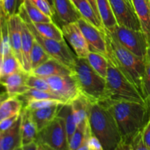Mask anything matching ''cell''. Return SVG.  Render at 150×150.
I'll use <instances>...</instances> for the list:
<instances>
[{"label":"cell","instance_id":"cell-11","mask_svg":"<svg viewBox=\"0 0 150 150\" xmlns=\"http://www.w3.org/2000/svg\"><path fill=\"white\" fill-rule=\"evenodd\" d=\"M64 38L79 58H86L90 52L89 45L77 22L64 23L62 27Z\"/></svg>","mask_w":150,"mask_h":150},{"label":"cell","instance_id":"cell-39","mask_svg":"<svg viewBox=\"0 0 150 150\" xmlns=\"http://www.w3.org/2000/svg\"><path fill=\"white\" fill-rule=\"evenodd\" d=\"M20 115L21 114H16V115L8 117V118L4 119V120L0 121V135L5 133L9 129L11 128L14 125L15 123L17 122V120H18V118L20 117Z\"/></svg>","mask_w":150,"mask_h":150},{"label":"cell","instance_id":"cell-29","mask_svg":"<svg viewBox=\"0 0 150 150\" xmlns=\"http://www.w3.org/2000/svg\"><path fill=\"white\" fill-rule=\"evenodd\" d=\"M0 67L1 70V77L9 76L16 72L24 70L22 64L16 58L13 51L3 57Z\"/></svg>","mask_w":150,"mask_h":150},{"label":"cell","instance_id":"cell-23","mask_svg":"<svg viewBox=\"0 0 150 150\" xmlns=\"http://www.w3.org/2000/svg\"><path fill=\"white\" fill-rule=\"evenodd\" d=\"M99 17L106 29H110L117 25L109 0H96Z\"/></svg>","mask_w":150,"mask_h":150},{"label":"cell","instance_id":"cell-8","mask_svg":"<svg viewBox=\"0 0 150 150\" xmlns=\"http://www.w3.org/2000/svg\"><path fill=\"white\" fill-rule=\"evenodd\" d=\"M105 29L126 49L145 59L147 52L148 40L143 31L130 29L118 24L110 29Z\"/></svg>","mask_w":150,"mask_h":150},{"label":"cell","instance_id":"cell-2","mask_svg":"<svg viewBox=\"0 0 150 150\" xmlns=\"http://www.w3.org/2000/svg\"><path fill=\"white\" fill-rule=\"evenodd\" d=\"M105 35L108 49V59L127 76L143 96V83L146 67L145 59L126 49L114 40L105 29Z\"/></svg>","mask_w":150,"mask_h":150},{"label":"cell","instance_id":"cell-6","mask_svg":"<svg viewBox=\"0 0 150 150\" xmlns=\"http://www.w3.org/2000/svg\"><path fill=\"white\" fill-rule=\"evenodd\" d=\"M22 20L26 23L28 27L32 31L35 40L44 48L45 51L51 56V58L61 62L72 71H74L75 66L76 63L77 56L70 50V47L67 45L65 40L62 41H58L56 40L49 39L42 36L38 32L34 26L33 23L31 21L29 16L26 14L24 8L21 4L18 7V12Z\"/></svg>","mask_w":150,"mask_h":150},{"label":"cell","instance_id":"cell-30","mask_svg":"<svg viewBox=\"0 0 150 150\" xmlns=\"http://www.w3.org/2000/svg\"><path fill=\"white\" fill-rule=\"evenodd\" d=\"M21 4L23 7L26 14L28 15L32 23H45L53 21L52 18L42 13L30 0H22Z\"/></svg>","mask_w":150,"mask_h":150},{"label":"cell","instance_id":"cell-37","mask_svg":"<svg viewBox=\"0 0 150 150\" xmlns=\"http://www.w3.org/2000/svg\"><path fill=\"white\" fill-rule=\"evenodd\" d=\"M30 1L45 15L50 16L51 18L54 16L55 10L46 0H30Z\"/></svg>","mask_w":150,"mask_h":150},{"label":"cell","instance_id":"cell-4","mask_svg":"<svg viewBox=\"0 0 150 150\" xmlns=\"http://www.w3.org/2000/svg\"><path fill=\"white\" fill-rule=\"evenodd\" d=\"M73 76L76 78L81 92L92 103L107 100L106 81L96 73L86 58L76 59Z\"/></svg>","mask_w":150,"mask_h":150},{"label":"cell","instance_id":"cell-45","mask_svg":"<svg viewBox=\"0 0 150 150\" xmlns=\"http://www.w3.org/2000/svg\"><path fill=\"white\" fill-rule=\"evenodd\" d=\"M90 4L92 5V7H93L94 10L95 11V13L98 14V16H99V14H98V8H97V2H96V0H87Z\"/></svg>","mask_w":150,"mask_h":150},{"label":"cell","instance_id":"cell-38","mask_svg":"<svg viewBox=\"0 0 150 150\" xmlns=\"http://www.w3.org/2000/svg\"><path fill=\"white\" fill-rule=\"evenodd\" d=\"M18 1L19 0H3L1 4L4 13L7 18L16 13ZM21 1L22 2V0Z\"/></svg>","mask_w":150,"mask_h":150},{"label":"cell","instance_id":"cell-35","mask_svg":"<svg viewBox=\"0 0 150 150\" xmlns=\"http://www.w3.org/2000/svg\"><path fill=\"white\" fill-rule=\"evenodd\" d=\"M142 129L134 135L129 141L130 150H149L143 139V132Z\"/></svg>","mask_w":150,"mask_h":150},{"label":"cell","instance_id":"cell-18","mask_svg":"<svg viewBox=\"0 0 150 150\" xmlns=\"http://www.w3.org/2000/svg\"><path fill=\"white\" fill-rule=\"evenodd\" d=\"M61 105L62 104H56L45 108L29 110L32 120L38 127V132L46 127L57 117Z\"/></svg>","mask_w":150,"mask_h":150},{"label":"cell","instance_id":"cell-10","mask_svg":"<svg viewBox=\"0 0 150 150\" xmlns=\"http://www.w3.org/2000/svg\"><path fill=\"white\" fill-rule=\"evenodd\" d=\"M77 23L89 45L90 51L99 53L108 58V49L105 30L99 29L81 17Z\"/></svg>","mask_w":150,"mask_h":150},{"label":"cell","instance_id":"cell-34","mask_svg":"<svg viewBox=\"0 0 150 150\" xmlns=\"http://www.w3.org/2000/svg\"><path fill=\"white\" fill-rule=\"evenodd\" d=\"M60 100L51 99H42V100H31L26 103V105L23 108L28 110H35L38 108H45V107L51 106L56 104H63Z\"/></svg>","mask_w":150,"mask_h":150},{"label":"cell","instance_id":"cell-47","mask_svg":"<svg viewBox=\"0 0 150 150\" xmlns=\"http://www.w3.org/2000/svg\"><path fill=\"white\" fill-rule=\"evenodd\" d=\"M146 105H147V107H148V109H149V116H150V98L147 100L146 101Z\"/></svg>","mask_w":150,"mask_h":150},{"label":"cell","instance_id":"cell-52","mask_svg":"<svg viewBox=\"0 0 150 150\" xmlns=\"http://www.w3.org/2000/svg\"><path fill=\"white\" fill-rule=\"evenodd\" d=\"M2 1H3V0H0V1H1V3H2Z\"/></svg>","mask_w":150,"mask_h":150},{"label":"cell","instance_id":"cell-16","mask_svg":"<svg viewBox=\"0 0 150 150\" xmlns=\"http://www.w3.org/2000/svg\"><path fill=\"white\" fill-rule=\"evenodd\" d=\"M0 146L1 150L21 149V115L11 128L0 135Z\"/></svg>","mask_w":150,"mask_h":150},{"label":"cell","instance_id":"cell-20","mask_svg":"<svg viewBox=\"0 0 150 150\" xmlns=\"http://www.w3.org/2000/svg\"><path fill=\"white\" fill-rule=\"evenodd\" d=\"M22 19V18H21ZM21 49L23 56V68L27 73H30L31 67V51H32L35 38L32 31L30 30L26 23L22 20L21 24Z\"/></svg>","mask_w":150,"mask_h":150},{"label":"cell","instance_id":"cell-36","mask_svg":"<svg viewBox=\"0 0 150 150\" xmlns=\"http://www.w3.org/2000/svg\"><path fill=\"white\" fill-rule=\"evenodd\" d=\"M145 74L143 83V96L145 101L150 98V59H145Z\"/></svg>","mask_w":150,"mask_h":150},{"label":"cell","instance_id":"cell-14","mask_svg":"<svg viewBox=\"0 0 150 150\" xmlns=\"http://www.w3.org/2000/svg\"><path fill=\"white\" fill-rule=\"evenodd\" d=\"M22 19L18 13L7 18V28L12 51L23 66L21 49Z\"/></svg>","mask_w":150,"mask_h":150},{"label":"cell","instance_id":"cell-5","mask_svg":"<svg viewBox=\"0 0 150 150\" xmlns=\"http://www.w3.org/2000/svg\"><path fill=\"white\" fill-rule=\"evenodd\" d=\"M106 81L107 100L132 101L146 104L144 98L127 76L108 60Z\"/></svg>","mask_w":150,"mask_h":150},{"label":"cell","instance_id":"cell-22","mask_svg":"<svg viewBox=\"0 0 150 150\" xmlns=\"http://www.w3.org/2000/svg\"><path fill=\"white\" fill-rule=\"evenodd\" d=\"M91 103L92 102L82 94L70 103L77 125L88 120Z\"/></svg>","mask_w":150,"mask_h":150},{"label":"cell","instance_id":"cell-31","mask_svg":"<svg viewBox=\"0 0 150 150\" xmlns=\"http://www.w3.org/2000/svg\"><path fill=\"white\" fill-rule=\"evenodd\" d=\"M51 58V56L35 40V42H34L33 46H32V51H31L30 57L32 70L39 67L40 65L43 64L44 62L48 61Z\"/></svg>","mask_w":150,"mask_h":150},{"label":"cell","instance_id":"cell-7","mask_svg":"<svg viewBox=\"0 0 150 150\" xmlns=\"http://www.w3.org/2000/svg\"><path fill=\"white\" fill-rule=\"evenodd\" d=\"M36 142L40 149H69L65 124L57 116L50 124L38 132Z\"/></svg>","mask_w":150,"mask_h":150},{"label":"cell","instance_id":"cell-41","mask_svg":"<svg viewBox=\"0 0 150 150\" xmlns=\"http://www.w3.org/2000/svg\"><path fill=\"white\" fill-rule=\"evenodd\" d=\"M142 132H143L144 141L148 149L150 150V117L145 124V125L144 126Z\"/></svg>","mask_w":150,"mask_h":150},{"label":"cell","instance_id":"cell-40","mask_svg":"<svg viewBox=\"0 0 150 150\" xmlns=\"http://www.w3.org/2000/svg\"><path fill=\"white\" fill-rule=\"evenodd\" d=\"M87 146L89 150H104L101 142L93 134L89 136L87 142Z\"/></svg>","mask_w":150,"mask_h":150},{"label":"cell","instance_id":"cell-43","mask_svg":"<svg viewBox=\"0 0 150 150\" xmlns=\"http://www.w3.org/2000/svg\"><path fill=\"white\" fill-rule=\"evenodd\" d=\"M21 149L23 150H40V147L38 144L37 143L36 141L30 142V143L25 144L22 146Z\"/></svg>","mask_w":150,"mask_h":150},{"label":"cell","instance_id":"cell-17","mask_svg":"<svg viewBox=\"0 0 150 150\" xmlns=\"http://www.w3.org/2000/svg\"><path fill=\"white\" fill-rule=\"evenodd\" d=\"M54 9L64 23L77 22L81 17L71 0H54Z\"/></svg>","mask_w":150,"mask_h":150},{"label":"cell","instance_id":"cell-24","mask_svg":"<svg viewBox=\"0 0 150 150\" xmlns=\"http://www.w3.org/2000/svg\"><path fill=\"white\" fill-rule=\"evenodd\" d=\"M75 5L77 7L79 13L82 18L89 21L92 24L95 25L102 30H105L103 24L101 21L100 18L98 16L93 7L90 4V3L87 0H78Z\"/></svg>","mask_w":150,"mask_h":150},{"label":"cell","instance_id":"cell-26","mask_svg":"<svg viewBox=\"0 0 150 150\" xmlns=\"http://www.w3.org/2000/svg\"><path fill=\"white\" fill-rule=\"evenodd\" d=\"M33 25L38 33L45 38L58 41H62L65 40L62 29H59L53 21L45 22V23H33Z\"/></svg>","mask_w":150,"mask_h":150},{"label":"cell","instance_id":"cell-1","mask_svg":"<svg viewBox=\"0 0 150 150\" xmlns=\"http://www.w3.org/2000/svg\"><path fill=\"white\" fill-rule=\"evenodd\" d=\"M100 103L111 111L117 122L122 136V142L118 149H130L129 141L136 133L143 129L150 117L146 104L110 100Z\"/></svg>","mask_w":150,"mask_h":150},{"label":"cell","instance_id":"cell-27","mask_svg":"<svg viewBox=\"0 0 150 150\" xmlns=\"http://www.w3.org/2000/svg\"><path fill=\"white\" fill-rule=\"evenodd\" d=\"M58 117H60L64 120L67 131L68 143L70 138L77 128V123L73 116V108L70 103H64L60 105L58 112Z\"/></svg>","mask_w":150,"mask_h":150},{"label":"cell","instance_id":"cell-15","mask_svg":"<svg viewBox=\"0 0 150 150\" xmlns=\"http://www.w3.org/2000/svg\"><path fill=\"white\" fill-rule=\"evenodd\" d=\"M29 73L45 79L52 76L71 75L73 74V72L55 59L51 58L37 68L33 69Z\"/></svg>","mask_w":150,"mask_h":150},{"label":"cell","instance_id":"cell-33","mask_svg":"<svg viewBox=\"0 0 150 150\" xmlns=\"http://www.w3.org/2000/svg\"><path fill=\"white\" fill-rule=\"evenodd\" d=\"M26 83L29 88H33V89H38V90L45 91V92L54 93L52 89L50 87L49 83L45 80V79L37 76L35 75L32 74V73H29Z\"/></svg>","mask_w":150,"mask_h":150},{"label":"cell","instance_id":"cell-53","mask_svg":"<svg viewBox=\"0 0 150 150\" xmlns=\"http://www.w3.org/2000/svg\"><path fill=\"white\" fill-rule=\"evenodd\" d=\"M0 150H1V146H0Z\"/></svg>","mask_w":150,"mask_h":150},{"label":"cell","instance_id":"cell-49","mask_svg":"<svg viewBox=\"0 0 150 150\" xmlns=\"http://www.w3.org/2000/svg\"><path fill=\"white\" fill-rule=\"evenodd\" d=\"M125 1H127V2L128 3V4H130V5L133 6V2H132V0H125Z\"/></svg>","mask_w":150,"mask_h":150},{"label":"cell","instance_id":"cell-3","mask_svg":"<svg viewBox=\"0 0 150 150\" xmlns=\"http://www.w3.org/2000/svg\"><path fill=\"white\" fill-rule=\"evenodd\" d=\"M88 119L92 134L99 139L103 149H118L122 136L111 111L101 103H92Z\"/></svg>","mask_w":150,"mask_h":150},{"label":"cell","instance_id":"cell-51","mask_svg":"<svg viewBox=\"0 0 150 150\" xmlns=\"http://www.w3.org/2000/svg\"><path fill=\"white\" fill-rule=\"evenodd\" d=\"M1 68H0V79H1Z\"/></svg>","mask_w":150,"mask_h":150},{"label":"cell","instance_id":"cell-21","mask_svg":"<svg viewBox=\"0 0 150 150\" xmlns=\"http://www.w3.org/2000/svg\"><path fill=\"white\" fill-rule=\"evenodd\" d=\"M141 28L147 38H150V0H132Z\"/></svg>","mask_w":150,"mask_h":150},{"label":"cell","instance_id":"cell-50","mask_svg":"<svg viewBox=\"0 0 150 150\" xmlns=\"http://www.w3.org/2000/svg\"><path fill=\"white\" fill-rule=\"evenodd\" d=\"M71 1H73V3H74V4H75V3H76V1H78V0H71Z\"/></svg>","mask_w":150,"mask_h":150},{"label":"cell","instance_id":"cell-42","mask_svg":"<svg viewBox=\"0 0 150 150\" xmlns=\"http://www.w3.org/2000/svg\"><path fill=\"white\" fill-rule=\"evenodd\" d=\"M7 18V17L6 16L4 10H3L2 4H1V2L0 1V42H1V37H2V28H1L2 27V23Z\"/></svg>","mask_w":150,"mask_h":150},{"label":"cell","instance_id":"cell-46","mask_svg":"<svg viewBox=\"0 0 150 150\" xmlns=\"http://www.w3.org/2000/svg\"><path fill=\"white\" fill-rule=\"evenodd\" d=\"M145 59H150V38L148 39V46H147V52H146V56Z\"/></svg>","mask_w":150,"mask_h":150},{"label":"cell","instance_id":"cell-13","mask_svg":"<svg viewBox=\"0 0 150 150\" xmlns=\"http://www.w3.org/2000/svg\"><path fill=\"white\" fill-rule=\"evenodd\" d=\"M29 73L21 70L3 76L0 79V84L5 88L9 97H19L26 92L29 87L26 83Z\"/></svg>","mask_w":150,"mask_h":150},{"label":"cell","instance_id":"cell-12","mask_svg":"<svg viewBox=\"0 0 150 150\" xmlns=\"http://www.w3.org/2000/svg\"><path fill=\"white\" fill-rule=\"evenodd\" d=\"M109 1L119 26L136 30H142L140 22L133 6L130 5L125 0Z\"/></svg>","mask_w":150,"mask_h":150},{"label":"cell","instance_id":"cell-28","mask_svg":"<svg viewBox=\"0 0 150 150\" xmlns=\"http://www.w3.org/2000/svg\"><path fill=\"white\" fill-rule=\"evenodd\" d=\"M88 62L98 74L105 79L108 67V59L107 57L99 53L90 51L86 57Z\"/></svg>","mask_w":150,"mask_h":150},{"label":"cell","instance_id":"cell-9","mask_svg":"<svg viewBox=\"0 0 150 150\" xmlns=\"http://www.w3.org/2000/svg\"><path fill=\"white\" fill-rule=\"evenodd\" d=\"M45 79L53 92L59 97L64 103H70L81 94L73 74L52 76Z\"/></svg>","mask_w":150,"mask_h":150},{"label":"cell","instance_id":"cell-32","mask_svg":"<svg viewBox=\"0 0 150 150\" xmlns=\"http://www.w3.org/2000/svg\"><path fill=\"white\" fill-rule=\"evenodd\" d=\"M23 102H28L31 100H42V99H51V100H57L62 102L61 98L57 95L51 93L49 92L45 91L38 90V89L29 88L25 93L18 97ZM63 103V102H62Z\"/></svg>","mask_w":150,"mask_h":150},{"label":"cell","instance_id":"cell-48","mask_svg":"<svg viewBox=\"0 0 150 150\" xmlns=\"http://www.w3.org/2000/svg\"><path fill=\"white\" fill-rule=\"evenodd\" d=\"M46 1H48V2L49 3V4H51L53 7H54V0H46Z\"/></svg>","mask_w":150,"mask_h":150},{"label":"cell","instance_id":"cell-19","mask_svg":"<svg viewBox=\"0 0 150 150\" xmlns=\"http://www.w3.org/2000/svg\"><path fill=\"white\" fill-rule=\"evenodd\" d=\"M21 133L22 146L36 140L38 134V127L32 120L29 110L25 108H23L21 112Z\"/></svg>","mask_w":150,"mask_h":150},{"label":"cell","instance_id":"cell-25","mask_svg":"<svg viewBox=\"0 0 150 150\" xmlns=\"http://www.w3.org/2000/svg\"><path fill=\"white\" fill-rule=\"evenodd\" d=\"M23 102L18 97H9L0 105V121L20 114L23 109Z\"/></svg>","mask_w":150,"mask_h":150},{"label":"cell","instance_id":"cell-44","mask_svg":"<svg viewBox=\"0 0 150 150\" xmlns=\"http://www.w3.org/2000/svg\"><path fill=\"white\" fill-rule=\"evenodd\" d=\"M8 98H9V95L8 94H7V92H6V90L4 91V92H0V105H1V104Z\"/></svg>","mask_w":150,"mask_h":150}]
</instances>
